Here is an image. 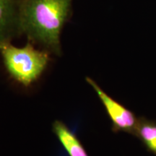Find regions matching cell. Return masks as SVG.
Returning <instances> with one entry per match:
<instances>
[{
    "label": "cell",
    "instance_id": "6da1fadb",
    "mask_svg": "<svg viewBox=\"0 0 156 156\" xmlns=\"http://www.w3.org/2000/svg\"><path fill=\"white\" fill-rule=\"evenodd\" d=\"M72 0H20V23L28 41L60 56V36L71 11Z\"/></svg>",
    "mask_w": 156,
    "mask_h": 156
},
{
    "label": "cell",
    "instance_id": "7a4b0ae2",
    "mask_svg": "<svg viewBox=\"0 0 156 156\" xmlns=\"http://www.w3.org/2000/svg\"><path fill=\"white\" fill-rule=\"evenodd\" d=\"M50 52L36 49L29 41L23 47H16L10 42L0 44V54L9 76L20 85L28 87L46 70L50 61Z\"/></svg>",
    "mask_w": 156,
    "mask_h": 156
},
{
    "label": "cell",
    "instance_id": "3957f363",
    "mask_svg": "<svg viewBox=\"0 0 156 156\" xmlns=\"http://www.w3.org/2000/svg\"><path fill=\"white\" fill-rule=\"evenodd\" d=\"M85 80L93 87L103 103L107 114L112 121L113 130L135 135L139 119L136 118L134 113L107 94L92 78L87 77Z\"/></svg>",
    "mask_w": 156,
    "mask_h": 156
},
{
    "label": "cell",
    "instance_id": "277c9868",
    "mask_svg": "<svg viewBox=\"0 0 156 156\" xmlns=\"http://www.w3.org/2000/svg\"><path fill=\"white\" fill-rule=\"evenodd\" d=\"M20 1L0 0V44L11 42L22 35L20 23Z\"/></svg>",
    "mask_w": 156,
    "mask_h": 156
},
{
    "label": "cell",
    "instance_id": "5b68a950",
    "mask_svg": "<svg viewBox=\"0 0 156 156\" xmlns=\"http://www.w3.org/2000/svg\"><path fill=\"white\" fill-rule=\"evenodd\" d=\"M52 130L69 156H88L77 135L63 122L56 120Z\"/></svg>",
    "mask_w": 156,
    "mask_h": 156
},
{
    "label": "cell",
    "instance_id": "8992f818",
    "mask_svg": "<svg viewBox=\"0 0 156 156\" xmlns=\"http://www.w3.org/2000/svg\"><path fill=\"white\" fill-rule=\"evenodd\" d=\"M135 135L143 142L149 151L156 155V123L140 119L136 129Z\"/></svg>",
    "mask_w": 156,
    "mask_h": 156
}]
</instances>
